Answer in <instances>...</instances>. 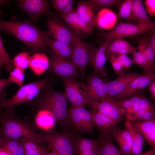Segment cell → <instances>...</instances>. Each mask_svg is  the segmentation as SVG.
I'll list each match as a JSON object with an SVG mask.
<instances>
[{"mask_svg": "<svg viewBox=\"0 0 155 155\" xmlns=\"http://www.w3.org/2000/svg\"><path fill=\"white\" fill-rule=\"evenodd\" d=\"M1 30L21 41L30 49L31 53L46 51L47 41L49 36L47 32L42 30L32 22L26 20L7 21L0 20Z\"/></svg>", "mask_w": 155, "mask_h": 155, "instance_id": "6da1fadb", "label": "cell"}, {"mask_svg": "<svg viewBox=\"0 0 155 155\" xmlns=\"http://www.w3.org/2000/svg\"><path fill=\"white\" fill-rule=\"evenodd\" d=\"M67 101L64 92L56 91L47 84L28 103L38 110L44 109L50 111L59 125L67 130L71 125L68 117Z\"/></svg>", "mask_w": 155, "mask_h": 155, "instance_id": "7a4b0ae2", "label": "cell"}, {"mask_svg": "<svg viewBox=\"0 0 155 155\" xmlns=\"http://www.w3.org/2000/svg\"><path fill=\"white\" fill-rule=\"evenodd\" d=\"M0 119L2 137L21 141L31 140L42 143L35 128L30 124L18 119L15 115L13 107L0 112Z\"/></svg>", "mask_w": 155, "mask_h": 155, "instance_id": "3957f363", "label": "cell"}, {"mask_svg": "<svg viewBox=\"0 0 155 155\" xmlns=\"http://www.w3.org/2000/svg\"><path fill=\"white\" fill-rule=\"evenodd\" d=\"M75 133L67 130L59 133L36 131L41 142L46 143L49 150L58 155H74Z\"/></svg>", "mask_w": 155, "mask_h": 155, "instance_id": "277c9868", "label": "cell"}, {"mask_svg": "<svg viewBox=\"0 0 155 155\" xmlns=\"http://www.w3.org/2000/svg\"><path fill=\"white\" fill-rule=\"evenodd\" d=\"M49 81V78H46L23 85L11 98H0V107L10 108L20 104L28 103L37 96Z\"/></svg>", "mask_w": 155, "mask_h": 155, "instance_id": "5b68a950", "label": "cell"}, {"mask_svg": "<svg viewBox=\"0 0 155 155\" xmlns=\"http://www.w3.org/2000/svg\"><path fill=\"white\" fill-rule=\"evenodd\" d=\"M62 80L65 86L64 93L71 106H90L94 110H97L96 105L92 102L88 96L86 84L72 79L62 78Z\"/></svg>", "mask_w": 155, "mask_h": 155, "instance_id": "8992f818", "label": "cell"}, {"mask_svg": "<svg viewBox=\"0 0 155 155\" xmlns=\"http://www.w3.org/2000/svg\"><path fill=\"white\" fill-rule=\"evenodd\" d=\"M154 22L145 24H134L127 22H121L112 29L106 31H102L98 35L102 37L104 41L117 37L123 38L144 33L155 29Z\"/></svg>", "mask_w": 155, "mask_h": 155, "instance_id": "52a82bcc", "label": "cell"}, {"mask_svg": "<svg viewBox=\"0 0 155 155\" xmlns=\"http://www.w3.org/2000/svg\"><path fill=\"white\" fill-rule=\"evenodd\" d=\"M95 111H90L84 107L71 106L68 110V117L75 131L91 134L94 125L93 118Z\"/></svg>", "mask_w": 155, "mask_h": 155, "instance_id": "ba28073f", "label": "cell"}, {"mask_svg": "<svg viewBox=\"0 0 155 155\" xmlns=\"http://www.w3.org/2000/svg\"><path fill=\"white\" fill-rule=\"evenodd\" d=\"M50 65L47 72L53 73L62 78L75 80L80 75L78 69L71 61L58 56L52 50L48 51Z\"/></svg>", "mask_w": 155, "mask_h": 155, "instance_id": "9c48e42d", "label": "cell"}, {"mask_svg": "<svg viewBox=\"0 0 155 155\" xmlns=\"http://www.w3.org/2000/svg\"><path fill=\"white\" fill-rule=\"evenodd\" d=\"M71 30L73 37L71 61L78 69L83 79L85 74L87 65L89 62V52L93 46L90 44L82 41Z\"/></svg>", "mask_w": 155, "mask_h": 155, "instance_id": "30bf717a", "label": "cell"}, {"mask_svg": "<svg viewBox=\"0 0 155 155\" xmlns=\"http://www.w3.org/2000/svg\"><path fill=\"white\" fill-rule=\"evenodd\" d=\"M113 39H109L104 41L97 48L92 47L89 52V61L93 67V72L102 77L106 78L108 75L104 65L108 59L107 49Z\"/></svg>", "mask_w": 155, "mask_h": 155, "instance_id": "8fae6325", "label": "cell"}, {"mask_svg": "<svg viewBox=\"0 0 155 155\" xmlns=\"http://www.w3.org/2000/svg\"><path fill=\"white\" fill-rule=\"evenodd\" d=\"M17 2V6L28 15L33 23H36L42 15H53L50 11L47 0H19Z\"/></svg>", "mask_w": 155, "mask_h": 155, "instance_id": "7c38bea8", "label": "cell"}, {"mask_svg": "<svg viewBox=\"0 0 155 155\" xmlns=\"http://www.w3.org/2000/svg\"><path fill=\"white\" fill-rule=\"evenodd\" d=\"M46 27L49 36L53 39L73 45V37L71 29L66 27L57 18H48Z\"/></svg>", "mask_w": 155, "mask_h": 155, "instance_id": "4fadbf2b", "label": "cell"}, {"mask_svg": "<svg viewBox=\"0 0 155 155\" xmlns=\"http://www.w3.org/2000/svg\"><path fill=\"white\" fill-rule=\"evenodd\" d=\"M108 82V80L100 78L93 72L87 78L86 84L88 96L97 106L100 100L108 96L106 85Z\"/></svg>", "mask_w": 155, "mask_h": 155, "instance_id": "5bb4252c", "label": "cell"}, {"mask_svg": "<svg viewBox=\"0 0 155 155\" xmlns=\"http://www.w3.org/2000/svg\"><path fill=\"white\" fill-rule=\"evenodd\" d=\"M155 78V72H146L133 81L122 93L112 98L115 100L127 98L146 88Z\"/></svg>", "mask_w": 155, "mask_h": 155, "instance_id": "9a60e30c", "label": "cell"}, {"mask_svg": "<svg viewBox=\"0 0 155 155\" xmlns=\"http://www.w3.org/2000/svg\"><path fill=\"white\" fill-rule=\"evenodd\" d=\"M141 75L136 73L125 72L118 75L115 80L107 83V95L112 98L121 94L133 81Z\"/></svg>", "mask_w": 155, "mask_h": 155, "instance_id": "2e32d148", "label": "cell"}, {"mask_svg": "<svg viewBox=\"0 0 155 155\" xmlns=\"http://www.w3.org/2000/svg\"><path fill=\"white\" fill-rule=\"evenodd\" d=\"M97 110L118 122L123 120L126 113V111L119 106L115 100L108 96L100 100Z\"/></svg>", "mask_w": 155, "mask_h": 155, "instance_id": "e0dca14e", "label": "cell"}, {"mask_svg": "<svg viewBox=\"0 0 155 155\" xmlns=\"http://www.w3.org/2000/svg\"><path fill=\"white\" fill-rule=\"evenodd\" d=\"M99 142L74 134V155H98Z\"/></svg>", "mask_w": 155, "mask_h": 155, "instance_id": "ac0fdd59", "label": "cell"}, {"mask_svg": "<svg viewBox=\"0 0 155 155\" xmlns=\"http://www.w3.org/2000/svg\"><path fill=\"white\" fill-rule=\"evenodd\" d=\"M144 140L152 148H155V117L145 121L132 123Z\"/></svg>", "mask_w": 155, "mask_h": 155, "instance_id": "d6986e66", "label": "cell"}, {"mask_svg": "<svg viewBox=\"0 0 155 155\" xmlns=\"http://www.w3.org/2000/svg\"><path fill=\"white\" fill-rule=\"evenodd\" d=\"M111 136L117 142L119 150L123 155H132L133 141L129 132L126 129L122 130L114 129Z\"/></svg>", "mask_w": 155, "mask_h": 155, "instance_id": "ffe728a7", "label": "cell"}, {"mask_svg": "<svg viewBox=\"0 0 155 155\" xmlns=\"http://www.w3.org/2000/svg\"><path fill=\"white\" fill-rule=\"evenodd\" d=\"M61 18L69 27L76 33L91 34L93 31L94 27L82 21L76 10L73 9L70 13Z\"/></svg>", "mask_w": 155, "mask_h": 155, "instance_id": "44dd1931", "label": "cell"}, {"mask_svg": "<svg viewBox=\"0 0 155 155\" xmlns=\"http://www.w3.org/2000/svg\"><path fill=\"white\" fill-rule=\"evenodd\" d=\"M137 50L136 47L132 45L123 38L117 37L114 39L110 44L106 55L108 58L112 55H132Z\"/></svg>", "mask_w": 155, "mask_h": 155, "instance_id": "7402d4cb", "label": "cell"}, {"mask_svg": "<svg viewBox=\"0 0 155 155\" xmlns=\"http://www.w3.org/2000/svg\"><path fill=\"white\" fill-rule=\"evenodd\" d=\"M111 131L100 134L98 139V155H123L113 143Z\"/></svg>", "mask_w": 155, "mask_h": 155, "instance_id": "603a6c76", "label": "cell"}, {"mask_svg": "<svg viewBox=\"0 0 155 155\" xmlns=\"http://www.w3.org/2000/svg\"><path fill=\"white\" fill-rule=\"evenodd\" d=\"M118 20L117 16L111 10L104 8L98 11L96 16V27L100 29L111 30Z\"/></svg>", "mask_w": 155, "mask_h": 155, "instance_id": "cb8c5ba5", "label": "cell"}, {"mask_svg": "<svg viewBox=\"0 0 155 155\" xmlns=\"http://www.w3.org/2000/svg\"><path fill=\"white\" fill-rule=\"evenodd\" d=\"M82 21L94 27H96V16L92 4L89 1H81L77 4L76 10Z\"/></svg>", "mask_w": 155, "mask_h": 155, "instance_id": "d4e9b609", "label": "cell"}, {"mask_svg": "<svg viewBox=\"0 0 155 155\" xmlns=\"http://www.w3.org/2000/svg\"><path fill=\"white\" fill-rule=\"evenodd\" d=\"M93 122L95 125L103 134L115 129L119 122L96 110L94 113Z\"/></svg>", "mask_w": 155, "mask_h": 155, "instance_id": "484cf974", "label": "cell"}, {"mask_svg": "<svg viewBox=\"0 0 155 155\" xmlns=\"http://www.w3.org/2000/svg\"><path fill=\"white\" fill-rule=\"evenodd\" d=\"M47 45L57 55L71 61L73 49L72 45L49 38L47 40Z\"/></svg>", "mask_w": 155, "mask_h": 155, "instance_id": "4316f807", "label": "cell"}, {"mask_svg": "<svg viewBox=\"0 0 155 155\" xmlns=\"http://www.w3.org/2000/svg\"><path fill=\"white\" fill-rule=\"evenodd\" d=\"M49 65V61L46 55L37 52L31 57L29 67L33 72L38 75L47 70Z\"/></svg>", "mask_w": 155, "mask_h": 155, "instance_id": "83f0119b", "label": "cell"}, {"mask_svg": "<svg viewBox=\"0 0 155 155\" xmlns=\"http://www.w3.org/2000/svg\"><path fill=\"white\" fill-rule=\"evenodd\" d=\"M126 129L130 132L133 141L132 155H141L143 149L144 139L139 132L133 126L131 122L126 120Z\"/></svg>", "mask_w": 155, "mask_h": 155, "instance_id": "f1b7e54d", "label": "cell"}, {"mask_svg": "<svg viewBox=\"0 0 155 155\" xmlns=\"http://www.w3.org/2000/svg\"><path fill=\"white\" fill-rule=\"evenodd\" d=\"M132 14L134 21L139 24H145L153 22L148 16L141 0H133Z\"/></svg>", "mask_w": 155, "mask_h": 155, "instance_id": "f546056e", "label": "cell"}, {"mask_svg": "<svg viewBox=\"0 0 155 155\" xmlns=\"http://www.w3.org/2000/svg\"><path fill=\"white\" fill-rule=\"evenodd\" d=\"M56 120L53 114L44 109L38 110L36 117V123L41 129L49 131L55 126Z\"/></svg>", "mask_w": 155, "mask_h": 155, "instance_id": "4dcf8cb0", "label": "cell"}, {"mask_svg": "<svg viewBox=\"0 0 155 155\" xmlns=\"http://www.w3.org/2000/svg\"><path fill=\"white\" fill-rule=\"evenodd\" d=\"M24 155H46L49 149L41 143L31 140L22 141Z\"/></svg>", "mask_w": 155, "mask_h": 155, "instance_id": "1f68e13d", "label": "cell"}, {"mask_svg": "<svg viewBox=\"0 0 155 155\" xmlns=\"http://www.w3.org/2000/svg\"><path fill=\"white\" fill-rule=\"evenodd\" d=\"M0 146L5 148L11 155H24L22 141L2 137Z\"/></svg>", "mask_w": 155, "mask_h": 155, "instance_id": "d6a6232c", "label": "cell"}, {"mask_svg": "<svg viewBox=\"0 0 155 155\" xmlns=\"http://www.w3.org/2000/svg\"><path fill=\"white\" fill-rule=\"evenodd\" d=\"M136 47L138 52L144 54L150 64L155 66V52L151 46L148 38L144 37L140 39Z\"/></svg>", "mask_w": 155, "mask_h": 155, "instance_id": "836d02e7", "label": "cell"}, {"mask_svg": "<svg viewBox=\"0 0 155 155\" xmlns=\"http://www.w3.org/2000/svg\"><path fill=\"white\" fill-rule=\"evenodd\" d=\"M73 0H53L51 4L62 17L70 13L73 9Z\"/></svg>", "mask_w": 155, "mask_h": 155, "instance_id": "e575fe53", "label": "cell"}, {"mask_svg": "<svg viewBox=\"0 0 155 155\" xmlns=\"http://www.w3.org/2000/svg\"><path fill=\"white\" fill-rule=\"evenodd\" d=\"M31 52H22L16 55L12 60L16 67L24 70L29 67L31 57Z\"/></svg>", "mask_w": 155, "mask_h": 155, "instance_id": "d590c367", "label": "cell"}, {"mask_svg": "<svg viewBox=\"0 0 155 155\" xmlns=\"http://www.w3.org/2000/svg\"><path fill=\"white\" fill-rule=\"evenodd\" d=\"M133 0L122 1L119 7L117 16V19L119 20L125 18L134 21L132 14V7Z\"/></svg>", "mask_w": 155, "mask_h": 155, "instance_id": "8d00e7d4", "label": "cell"}, {"mask_svg": "<svg viewBox=\"0 0 155 155\" xmlns=\"http://www.w3.org/2000/svg\"><path fill=\"white\" fill-rule=\"evenodd\" d=\"M132 55L133 63L137 66L143 68L147 72H155V66L150 64L144 54L136 51Z\"/></svg>", "mask_w": 155, "mask_h": 155, "instance_id": "74e56055", "label": "cell"}, {"mask_svg": "<svg viewBox=\"0 0 155 155\" xmlns=\"http://www.w3.org/2000/svg\"><path fill=\"white\" fill-rule=\"evenodd\" d=\"M122 0H90L95 12L102 9L108 8L113 6L119 7Z\"/></svg>", "mask_w": 155, "mask_h": 155, "instance_id": "f35d334b", "label": "cell"}, {"mask_svg": "<svg viewBox=\"0 0 155 155\" xmlns=\"http://www.w3.org/2000/svg\"><path fill=\"white\" fill-rule=\"evenodd\" d=\"M0 63L5 69L9 71L15 67L6 50L0 36Z\"/></svg>", "mask_w": 155, "mask_h": 155, "instance_id": "ab89813d", "label": "cell"}, {"mask_svg": "<svg viewBox=\"0 0 155 155\" xmlns=\"http://www.w3.org/2000/svg\"><path fill=\"white\" fill-rule=\"evenodd\" d=\"M9 72L8 78L11 83H15L20 87L23 86L25 77L24 71L15 67Z\"/></svg>", "mask_w": 155, "mask_h": 155, "instance_id": "60d3db41", "label": "cell"}, {"mask_svg": "<svg viewBox=\"0 0 155 155\" xmlns=\"http://www.w3.org/2000/svg\"><path fill=\"white\" fill-rule=\"evenodd\" d=\"M148 111H155L154 107L152 103L145 97L144 94L142 97L140 109L135 115L132 116L131 122H133L134 119L144 112Z\"/></svg>", "mask_w": 155, "mask_h": 155, "instance_id": "b9f144b4", "label": "cell"}, {"mask_svg": "<svg viewBox=\"0 0 155 155\" xmlns=\"http://www.w3.org/2000/svg\"><path fill=\"white\" fill-rule=\"evenodd\" d=\"M115 74L117 75L125 71L122 64L117 55H112L108 57Z\"/></svg>", "mask_w": 155, "mask_h": 155, "instance_id": "7bdbcfd3", "label": "cell"}, {"mask_svg": "<svg viewBox=\"0 0 155 155\" xmlns=\"http://www.w3.org/2000/svg\"><path fill=\"white\" fill-rule=\"evenodd\" d=\"M140 92L129 97L132 105L133 110V116L135 115L140 109L143 95Z\"/></svg>", "mask_w": 155, "mask_h": 155, "instance_id": "ee69618b", "label": "cell"}, {"mask_svg": "<svg viewBox=\"0 0 155 155\" xmlns=\"http://www.w3.org/2000/svg\"><path fill=\"white\" fill-rule=\"evenodd\" d=\"M120 60L124 69L126 71L131 68L133 61L132 59L126 55H117Z\"/></svg>", "mask_w": 155, "mask_h": 155, "instance_id": "f6af8a7d", "label": "cell"}, {"mask_svg": "<svg viewBox=\"0 0 155 155\" xmlns=\"http://www.w3.org/2000/svg\"><path fill=\"white\" fill-rule=\"evenodd\" d=\"M145 8L151 17L155 16V0H146L144 2Z\"/></svg>", "mask_w": 155, "mask_h": 155, "instance_id": "bcb514c9", "label": "cell"}, {"mask_svg": "<svg viewBox=\"0 0 155 155\" xmlns=\"http://www.w3.org/2000/svg\"><path fill=\"white\" fill-rule=\"evenodd\" d=\"M11 83L9 78L0 79V98H4L5 95L4 93L5 88Z\"/></svg>", "mask_w": 155, "mask_h": 155, "instance_id": "7dc6e473", "label": "cell"}, {"mask_svg": "<svg viewBox=\"0 0 155 155\" xmlns=\"http://www.w3.org/2000/svg\"><path fill=\"white\" fill-rule=\"evenodd\" d=\"M149 92L151 98L155 100V80H153L146 87Z\"/></svg>", "mask_w": 155, "mask_h": 155, "instance_id": "c3c4849f", "label": "cell"}, {"mask_svg": "<svg viewBox=\"0 0 155 155\" xmlns=\"http://www.w3.org/2000/svg\"><path fill=\"white\" fill-rule=\"evenodd\" d=\"M150 32L149 36V40L151 46L154 52H155V29L150 30Z\"/></svg>", "mask_w": 155, "mask_h": 155, "instance_id": "681fc988", "label": "cell"}, {"mask_svg": "<svg viewBox=\"0 0 155 155\" xmlns=\"http://www.w3.org/2000/svg\"><path fill=\"white\" fill-rule=\"evenodd\" d=\"M0 155H11V154L5 148L0 146Z\"/></svg>", "mask_w": 155, "mask_h": 155, "instance_id": "f907efd6", "label": "cell"}, {"mask_svg": "<svg viewBox=\"0 0 155 155\" xmlns=\"http://www.w3.org/2000/svg\"><path fill=\"white\" fill-rule=\"evenodd\" d=\"M141 155H155V148H152L150 150L142 154Z\"/></svg>", "mask_w": 155, "mask_h": 155, "instance_id": "816d5d0a", "label": "cell"}, {"mask_svg": "<svg viewBox=\"0 0 155 155\" xmlns=\"http://www.w3.org/2000/svg\"><path fill=\"white\" fill-rule=\"evenodd\" d=\"M8 2L7 1L4 0H0V5L3 4H8Z\"/></svg>", "mask_w": 155, "mask_h": 155, "instance_id": "f5cc1de1", "label": "cell"}, {"mask_svg": "<svg viewBox=\"0 0 155 155\" xmlns=\"http://www.w3.org/2000/svg\"><path fill=\"white\" fill-rule=\"evenodd\" d=\"M2 131L1 129V127H0V146L1 144V142L2 139Z\"/></svg>", "mask_w": 155, "mask_h": 155, "instance_id": "db71d44e", "label": "cell"}, {"mask_svg": "<svg viewBox=\"0 0 155 155\" xmlns=\"http://www.w3.org/2000/svg\"><path fill=\"white\" fill-rule=\"evenodd\" d=\"M46 155H58L56 153L53 152H49Z\"/></svg>", "mask_w": 155, "mask_h": 155, "instance_id": "11a10c76", "label": "cell"}, {"mask_svg": "<svg viewBox=\"0 0 155 155\" xmlns=\"http://www.w3.org/2000/svg\"><path fill=\"white\" fill-rule=\"evenodd\" d=\"M3 66L1 65V64L0 63V70L3 67Z\"/></svg>", "mask_w": 155, "mask_h": 155, "instance_id": "9f6ffc18", "label": "cell"}, {"mask_svg": "<svg viewBox=\"0 0 155 155\" xmlns=\"http://www.w3.org/2000/svg\"></svg>", "mask_w": 155, "mask_h": 155, "instance_id": "6f0895ef", "label": "cell"}]
</instances>
